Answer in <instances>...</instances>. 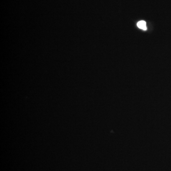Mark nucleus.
Instances as JSON below:
<instances>
[{
	"label": "nucleus",
	"instance_id": "obj_1",
	"mask_svg": "<svg viewBox=\"0 0 171 171\" xmlns=\"http://www.w3.org/2000/svg\"><path fill=\"white\" fill-rule=\"evenodd\" d=\"M137 26H138L139 28L142 29V30H144V31L147 30V25H146V22H145V21H141L139 22L137 24Z\"/></svg>",
	"mask_w": 171,
	"mask_h": 171
}]
</instances>
